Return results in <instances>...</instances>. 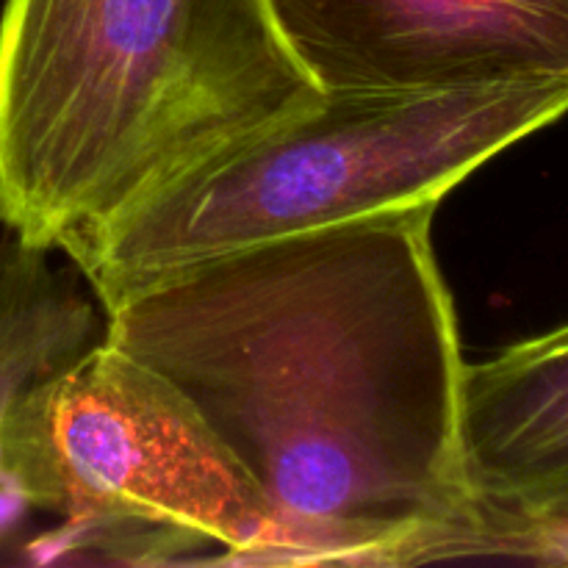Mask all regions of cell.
<instances>
[{"instance_id":"1","label":"cell","mask_w":568,"mask_h":568,"mask_svg":"<svg viewBox=\"0 0 568 568\" xmlns=\"http://www.w3.org/2000/svg\"><path fill=\"white\" fill-rule=\"evenodd\" d=\"M433 214L233 250L103 311L105 342L164 375L264 494L277 564L483 555Z\"/></svg>"},{"instance_id":"2","label":"cell","mask_w":568,"mask_h":568,"mask_svg":"<svg viewBox=\"0 0 568 568\" xmlns=\"http://www.w3.org/2000/svg\"><path fill=\"white\" fill-rule=\"evenodd\" d=\"M320 94L270 0H6L0 225L64 253Z\"/></svg>"},{"instance_id":"3","label":"cell","mask_w":568,"mask_h":568,"mask_svg":"<svg viewBox=\"0 0 568 568\" xmlns=\"http://www.w3.org/2000/svg\"><path fill=\"white\" fill-rule=\"evenodd\" d=\"M568 114V75L430 92H322L216 150L64 250L109 311L233 250L436 205Z\"/></svg>"},{"instance_id":"4","label":"cell","mask_w":568,"mask_h":568,"mask_svg":"<svg viewBox=\"0 0 568 568\" xmlns=\"http://www.w3.org/2000/svg\"><path fill=\"white\" fill-rule=\"evenodd\" d=\"M3 464L26 510L59 521L42 560L166 564L211 547L277 564L275 516L247 471L164 375L105 338L17 399Z\"/></svg>"},{"instance_id":"5","label":"cell","mask_w":568,"mask_h":568,"mask_svg":"<svg viewBox=\"0 0 568 568\" xmlns=\"http://www.w3.org/2000/svg\"><path fill=\"white\" fill-rule=\"evenodd\" d=\"M322 92L568 75V0H270Z\"/></svg>"},{"instance_id":"6","label":"cell","mask_w":568,"mask_h":568,"mask_svg":"<svg viewBox=\"0 0 568 568\" xmlns=\"http://www.w3.org/2000/svg\"><path fill=\"white\" fill-rule=\"evenodd\" d=\"M460 447L483 555L568 564V322L466 364Z\"/></svg>"},{"instance_id":"7","label":"cell","mask_w":568,"mask_h":568,"mask_svg":"<svg viewBox=\"0 0 568 568\" xmlns=\"http://www.w3.org/2000/svg\"><path fill=\"white\" fill-rule=\"evenodd\" d=\"M100 316L81 286L53 266L50 250L0 239V536L22 519L3 464V430L17 399L103 338Z\"/></svg>"}]
</instances>
